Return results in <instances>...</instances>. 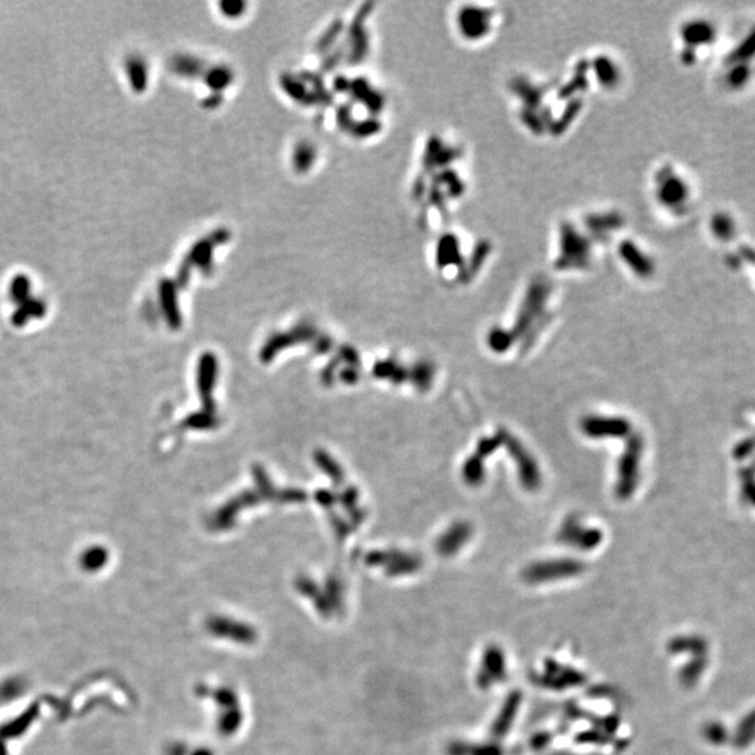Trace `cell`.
<instances>
[{
	"label": "cell",
	"instance_id": "1",
	"mask_svg": "<svg viewBox=\"0 0 755 755\" xmlns=\"http://www.w3.org/2000/svg\"><path fill=\"white\" fill-rule=\"evenodd\" d=\"M206 628L211 635L235 643L251 645L256 641V631L252 626L227 617H210L206 621Z\"/></svg>",
	"mask_w": 755,
	"mask_h": 755
},
{
	"label": "cell",
	"instance_id": "2",
	"mask_svg": "<svg viewBox=\"0 0 755 755\" xmlns=\"http://www.w3.org/2000/svg\"><path fill=\"white\" fill-rule=\"evenodd\" d=\"M641 444L636 439H631L628 448L619 461V478H617V496L620 498H628L635 488L636 473L639 464Z\"/></svg>",
	"mask_w": 755,
	"mask_h": 755
},
{
	"label": "cell",
	"instance_id": "9",
	"mask_svg": "<svg viewBox=\"0 0 755 755\" xmlns=\"http://www.w3.org/2000/svg\"><path fill=\"white\" fill-rule=\"evenodd\" d=\"M711 227H712L714 237L722 240V241L730 240L733 237V234H734V223H733V220L730 218V215L723 214V213H717V214L713 215Z\"/></svg>",
	"mask_w": 755,
	"mask_h": 755
},
{
	"label": "cell",
	"instance_id": "7",
	"mask_svg": "<svg viewBox=\"0 0 755 755\" xmlns=\"http://www.w3.org/2000/svg\"><path fill=\"white\" fill-rule=\"evenodd\" d=\"M471 533V528L467 523H455L452 525L446 533L439 539L438 550L444 555H452L455 554L461 545L468 540V536Z\"/></svg>",
	"mask_w": 755,
	"mask_h": 755
},
{
	"label": "cell",
	"instance_id": "10",
	"mask_svg": "<svg viewBox=\"0 0 755 755\" xmlns=\"http://www.w3.org/2000/svg\"><path fill=\"white\" fill-rule=\"evenodd\" d=\"M684 182L680 178H669L665 183V191H662L663 200H673L671 203H680L678 200H685L688 192Z\"/></svg>",
	"mask_w": 755,
	"mask_h": 755
},
{
	"label": "cell",
	"instance_id": "6",
	"mask_svg": "<svg viewBox=\"0 0 755 755\" xmlns=\"http://www.w3.org/2000/svg\"><path fill=\"white\" fill-rule=\"evenodd\" d=\"M559 540L567 545H577L579 550H591L600 543L601 535L599 530L584 528L577 519H568L559 533Z\"/></svg>",
	"mask_w": 755,
	"mask_h": 755
},
{
	"label": "cell",
	"instance_id": "4",
	"mask_svg": "<svg viewBox=\"0 0 755 755\" xmlns=\"http://www.w3.org/2000/svg\"><path fill=\"white\" fill-rule=\"evenodd\" d=\"M509 441V452L516 459L518 468H519V477L522 480V484L529 490H536L540 484V470L537 463L530 456L528 451L516 441V439H508Z\"/></svg>",
	"mask_w": 755,
	"mask_h": 755
},
{
	"label": "cell",
	"instance_id": "3",
	"mask_svg": "<svg viewBox=\"0 0 755 755\" xmlns=\"http://www.w3.org/2000/svg\"><path fill=\"white\" fill-rule=\"evenodd\" d=\"M582 565L572 559H559V561H545L533 564L525 572V577L530 582H543L551 579H561L567 577H574L579 574Z\"/></svg>",
	"mask_w": 755,
	"mask_h": 755
},
{
	"label": "cell",
	"instance_id": "8",
	"mask_svg": "<svg viewBox=\"0 0 755 755\" xmlns=\"http://www.w3.org/2000/svg\"><path fill=\"white\" fill-rule=\"evenodd\" d=\"M684 41L690 46H700L701 43H711L714 40V27L710 21H691L684 30Z\"/></svg>",
	"mask_w": 755,
	"mask_h": 755
},
{
	"label": "cell",
	"instance_id": "5",
	"mask_svg": "<svg viewBox=\"0 0 755 755\" xmlns=\"http://www.w3.org/2000/svg\"><path fill=\"white\" fill-rule=\"evenodd\" d=\"M584 432L590 438H610V437H623L629 431L628 422L619 417H600L590 416L582 422Z\"/></svg>",
	"mask_w": 755,
	"mask_h": 755
},
{
	"label": "cell",
	"instance_id": "11",
	"mask_svg": "<svg viewBox=\"0 0 755 755\" xmlns=\"http://www.w3.org/2000/svg\"><path fill=\"white\" fill-rule=\"evenodd\" d=\"M191 755H214L209 749H196Z\"/></svg>",
	"mask_w": 755,
	"mask_h": 755
}]
</instances>
